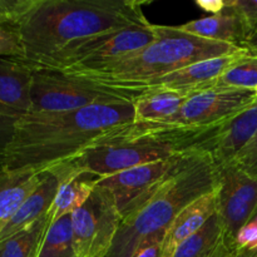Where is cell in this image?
I'll use <instances>...</instances> for the list:
<instances>
[{
	"label": "cell",
	"mask_w": 257,
	"mask_h": 257,
	"mask_svg": "<svg viewBox=\"0 0 257 257\" xmlns=\"http://www.w3.org/2000/svg\"><path fill=\"white\" fill-rule=\"evenodd\" d=\"M135 123L132 102L94 104L59 113H28L14 125L0 170L45 171L67 162Z\"/></svg>",
	"instance_id": "obj_1"
},
{
	"label": "cell",
	"mask_w": 257,
	"mask_h": 257,
	"mask_svg": "<svg viewBox=\"0 0 257 257\" xmlns=\"http://www.w3.org/2000/svg\"><path fill=\"white\" fill-rule=\"evenodd\" d=\"M137 0H34L18 29L23 58L34 69L68 47L151 24Z\"/></svg>",
	"instance_id": "obj_2"
},
{
	"label": "cell",
	"mask_w": 257,
	"mask_h": 257,
	"mask_svg": "<svg viewBox=\"0 0 257 257\" xmlns=\"http://www.w3.org/2000/svg\"><path fill=\"white\" fill-rule=\"evenodd\" d=\"M217 185L218 167L210 153L183 151L171 170L125 208L107 257H132L146 240L163 235L183 208Z\"/></svg>",
	"instance_id": "obj_3"
},
{
	"label": "cell",
	"mask_w": 257,
	"mask_h": 257,
	"mask_svg": "<svg viewBox=\"0 0 257 257\" xmlns=\"http://www.w3.org/2000/svg\"><path fill=\"white\" fill-rule=\"evenodd\" d=\"M155 28L156 39L137 53L97 69L68 74L84 78L135 102L133 93L142 85L191 64L232 54L242 48L195 37L178 27L155 25Z\"/></svg>",
	"instance_id": "obj_4"
},
{
	"label": "cell",
	"mask_w": 257,
	"mask_h": 257,
	"mask_svg": "<svg viewBox=\"0 0 257 257\" xmlns=\"http://www.w3.org/2000/svg\"><path fill=\"white\" fill-rule=\"evenodd\" d=\"M122 130L70 162L85 175L102 178L146 163L171 160L182 152L172 143L156 138L124 137L120 136Z\"/></svg>",
	"instance_id": "obj_5"
},
{
	"label": "cell",
	"mask_w": 257,
	"mask_h": 257,
	"mask_svg": "<svg viewBox=\"0 0 257 257\" xmlns=\"http://www.w3.org/2000/svg\"><path fill=\"white\" fill-rule=\"evenodd\" d=\"M118 102L133 103V100L78 75L52 69H34L33 73L29 113L70 112Z\"/></svg>",
	"instance_id": "obj_6"
},
{
	"label": "cell",
	"mask_w": 257,
	"mask_h": 257,
	"mask_svg": "<svg viewBox=\"0 0 257 257\" xmlns=\"http://www.w3.org/2000/svg\"><path fill=\"white\" fill-rule=\"evenodd\" d=\"M155 39V24L125 28L68 47L38 69L64 73L97 69L137 53Z\"/></svg>",
	"instance_id": "obj_7"
},
{
	"label": "cell",
	"mask_w": 257,
	"mask_h": 257,
	"mask_svg": "<svg viewBox=\"0 0 257 257\" xmlns=\"http://www.w3.org/2000/svg\"><path fill=\"white\" fill-rule=\"evenodd\" d=\"M70 217L75 257H107L122 220L113 196L97 185L89 200Z\"/></svg>",
	"instance_id": "obj_8"
},
{
	"label": "cell",
	"mask_w": 257,
	"mask_h": 257,
	"mask_svg": "<svg viewBox=\"0 0 257 257\" xmlns=\"http://www.w3.org/2000/svg\"><path fill=\"white\" fill-rule=\"evenodd\" d=\"M217 215L225 235L235 238L257 212V177L235 165L218 168Z\"/></svg>",
	"instance_id": "obj_9"
},
{
	"label": "cell",
	"mask_w": 257,
	"mask_h": 257,
	"mask_svg": "<svg viewBox=\"0 0 257 257\" xmlns=\"http://www.w3.org/2000/svg\"><path fill=\"white\" fill-rule=\"evenodd\" d=\"M251 54L252 53L250 50L242 47L238 52L232 53V54L195 63V64H191L142 85L133 93V95L136 99L138 95L148 90H171V92L181 93L190 97L196 93L212 89L216 87L221 75L228 68Z\"/></svg>",
	"instance_id": "obj_10"
},
{
	"label": "cell",
	"mask_w": 257,
	"mask_h": 257,
	"mask_svg": "<svg viewBox=\"0 0 257 257\" xmlns=\"http://www.w3.org/2000/svg\"><path fill=\"white\" fill-rule=\"evenodd\" d=\"M257 133V103L223 123L200 150L211 155L218 168L232 165Z\"/></svg>",
	"instance_id": "obj_11"
},
{
	"label": "cell",
	"mask_w": 257,
	"mask_h": 257,
	"mask_svg": "<svg viewBox=\"0 0 257 257\" xmlns=\"http://www.w3.org/2000/svg\"><path fill=\"white\" fill-rule=\"evenodd\" d=\"M176 157L146 163L107 177H102L98 180V186L105 188L113 196L118 208L123 213L133 201L150 190L171 170Z\"/></svg>",
	"instance_id": "obj_12"
},
{
	"label": "cell",
	"mask_w": 257,
	"mask_h": 257,
	"mask_svg": "<svg viewBox=\"0 0 257 257\" xmlns=\"http://www.w3.org/2000/svg\"><path fill=\"white\" fill-rule=\"evenodd\" d=\"M33 73L19 58H0V112L18 118L29 113Z\"/></svg>",
	"instance_id": "obj_13"
},
{
	"label": "cell",
	"mask_w": 257,
	"mask_h": 257,
	"mask_svg": "<svg viewBox=\"0 0 257 257\" xmlns=\"http://www.w3.org/2000/svg\"><path fill=\"white\" fill-rule=\"evenodd\" d=\"M180 30L195 37L225 44L242 47L248 39V32L240 13L232 5V0H226V8L215 15L191 20L178 25Z\"/></svg>",
	"instance_id": "obj_14"
},
{
	"label": "cell",
	"mask_w": 257,
	"mask_h": 257,
	"mask_svg": "<svg viewBox=\"0 0 257 257\" xmlns=\"http://www.w3.org/2000/svg\"><path fill=\"white\" fill-rule=\"evenodd\" d=\"M217 211V188L205 193L183 208L172 221L163 237V257H172L176 248L195 235Z\"/></svg>",
	"instance_id": "obj_15"
},
{
	"label": "cell",
	"mask_w": 257,
	"mask_h": 257,
	"mask_svg": "<svg viewBox=\"0 0 257 257\" xmlns=\"http://www.w3.org/2000/svg\"><path fill=\"white\" fill-rule=\"evenodd\" d=\"M44 172L37 168L0 170V233L28 196L39 186Z\"/></svg>",
	"instance_id": "obj_16"
},
{
	"label": "cell",
	"mask_w": 257,
	"mask_h": 257,
	"mask_svg": "<svg viewBox=\"0 0 257 257\" xmlns=\"http://www.w3.org/2000/svg\"><path fill=\"white\" fill-rule=\"evenodd\" d=\"M58 187H59V181L57 176L52 171L45 170L42 182L28 196L14 217L3 230V232L0 233V240L20 232L25 228L32 227L33 225L47 217L54 202Z\"/></svg>",
	"instance_id": "obj_17"
},
{
	"label": "cell",
	"mask_w": 257,
	"mask_h": 257,
	"mask_svg": "<svg viewBox=\"0 0 257 257\" xmlns=\"http://www.w3.org/2000/svg\"><path fill=\"white\" fill-rule=\"evenodd\" d=\"M188 95L171 90H148L133 102L135 123H156L175 114Z\"/></svg>",
	"instance_id": "obj_18"
},
{
	"label": "cell",
	"mask_w": 257,
	"mask_h": 257,
	"mask_svg": "<svg viewBox=\"0 0 257 257\" xmlns=\"http://www.w3.org/2000/svg\"><path fill=\"white\" fill-rule=\"evenodd\" d=\"M217 212L195 235L183 241L172 257H212L225 238Z\"/></svg>",
	"instance_id": "obj_19"
},
{
	"label": "cell",
	"mask_w": 257,
	"mask_h": 257,
	"mask_svg": "<svg viewBox=\"0 0 257 257\" xmlns=\"http://www.w3.org/2000/svg\"><path fill=\"white\" fill-rule=\"evenodd\" d=\"M49 225L47 216L32 227L0 240V257H38Z\"/></svg>",
	"instance_id": "obj_20"
},
{
	"label": "cell",
	"mask_w": 257,
	"mask_h": 257,
	"mask_svg": "<svg viewBox=\"0 0 257 257\" xmlns=\"http://www.w3.org/2000/svg\"><path fill=\"white\" fill-rule=\"evenodd\" d=\"M38 257H75L70 215L50 223Z\"/></svg>",
	"instance_id": "obj_21"
},
{
	"label": "cell",
	"mask_w": 257,
	"mask_h": 257,
	"mask_svg": "<svg viewBox=\"0 0 257 257\" xmlns=\"http://www.w3.org/2000/svg\"><path fill=\"white\" fill-rule=\"evenodd\" d=\"M215 88L255 92L257 88V55H247L228 68L221 75Z\"/></svg>",
	"instance_id": "obj_22"
},
{
	"label": "cell",
	"mask_w": 257,
	"mask_h": 257,
	"mask_svg": "<svg viewBox=\"0 0 257 257\" xmlns=\"http://www.w3.org/2000/svg\"><path fill=\"white\" fill-rule=\"evenodd\" d=\"M34 0H0V28L18 34L20 23Z\"/></svg>",
	"instance_id": "obj_23"
},
{
	"label": "cell",
	"mask_w": 257,
	"mask_h": 257,
	"mask_svg": "<svg viewBox=\"0 0 257 257\" xmlns=\"http://www.w3.org/2000/svg\"><path fill=\"white\" fill-rule=\"evenodd\" d=\"M233 241L240 250L248 252L257 250V216L251 218L240 228Z\"/></svg>",
	"instance_id": "obj_24"
},
{
	"label": "cell",
	"mask_w": 257,
	"mask_h": 257,
	"mask_svg": "<svg viewBox=\"0 0 257 257\" xmlns=\"http://www.w3.org/2000/svg\"><path fill=\"white\" fill-rule=\"evenodd\" d=\"M232 5L240 13L250 38L257 32V0H232Z\"/></svg>",
	"instance_id": "obj_25"
},
{
	"label": "cell",
	"mask_w": 257,
	"mask_h": 257,
	"mask_svg": "<svg viewBox=\"0 0 257 257\" xmlns=\"http://www.w3.org/2000/svg\"><path fill=\"white\" fill-rule=\"evenodd\" d=\"M232 165L257 177V133L253 140L246 146L245 150L237 156Z\"/></svg>",
	"instance_id": "obj_26"
},
{
	"label": "cell",
	"mask_w": 257,
	"mask_h": 257,
	"mask_svg": "<svg viewBox=\"0 0 257 257\" xmlns=\"http://www.w3.org/2000/svg\"><path fill=\"white\" fill-rule=\"evenodd\" d=\"M0 58H23L18 34L3 28H0Z\"/></svg>",
	"instance_id": "obj_27"
},
{
	"label": "cell",
	"mask_w": 257,
	"mask_h": 257,
	"mask_svg": "<svg viewBox=\"0 0 257 257\" xmlns=\"http://www.w3.org/2000/svg\"><path fill=\"white\" fill-rule=\"evenodd\" d=\"M163 237L165 233L146 240L132 257H163Z\"/></svg>",
	"instance_id": "obj_28"
},
{
	"label": "cell",
	"mask_w": 257,
	"mask_h": 257,
	"mask_svg": "<svg viewBox=\"0 0 257 257\" xmlns=\"http://www.w3.org/2000/svg\"><path fill=\"white\" fill-rule=\"evenodd\" d=\"M247 253L248 251L240 250L235 245V241L232 238L225 236L222 243H221L220 247L217 248V251H216L215 255L212 257H246Z\"/></svg>",
	"instance_id": "obj_29"
},
{
	"label": "cell",
	"mask_w": 257,
	"mask_h": 257,
	"mask_svg": "<svg viewBox=\"0 0 257 257\" xmlns=\"http://www.w3.org/2000/svg\"><path fill=\"white\" fill-rule=\"evenodd\" d=\"M196 5L212 15L218 14L226 8V0H197Z\"/></svg>",
	"instance_id": "obj_30"
},
{
	"label": "cell",
	"mask_w": 257,
	"mask_h": 257,
	"mask_svg": "<svg viewBox=\"0 0 257 257\" xmlns=\"http://www.w3.org/2000/svg\"><path fill=\"white\" fill-rule=\"evenodd\" d=\"M242 47L250 50L253 55H257V32L253 33V34L243 43Z\"/></svg>",
	"instance_id": "obj_31"
},
{
	"label": "cell",
	"mask_w": 257,
	"mask_h": 257,
	"mask_svg": "<svg viewBox=\"0 0 257 257\" xmlns=\"http://www.w3.org/2000/svg\"><path fill=\"white\" fill-rule=\"evenodd\" d=\"M246 257H257V250L251 251V252H248L247 256H246Z\"/></svg>",
	"instance_id": "obj_32"
},
{
	"label": "cell",
	"mask_w": 257,
	"mask_h": 257,
	"mask_svg": "<svg viewBox=\"0 0 257 257\" xmlns=\"http://www.w3.org/2000/svg\"><path fill=\"white\" fill-rule=\"evenodd\" d=\"M255 97H256V100H257V88L255 89Z\"/></svg>",
	"instance_id": "obj_33"
},
{
	"label": "cell",
	"mask_w": 257,
	"mask_h": 257,
	"mask_svg": "<svg viewBox=\"0 0 257 257\" xmlns=\"http://www.w3.org/2000/svg\"><path fill=\"white\" fill-rule=\"evenodd\" d=\"M256 216H257V212H256Z\"/></svg>",
	"instance_id": "obj_34"
}]
</instances>
